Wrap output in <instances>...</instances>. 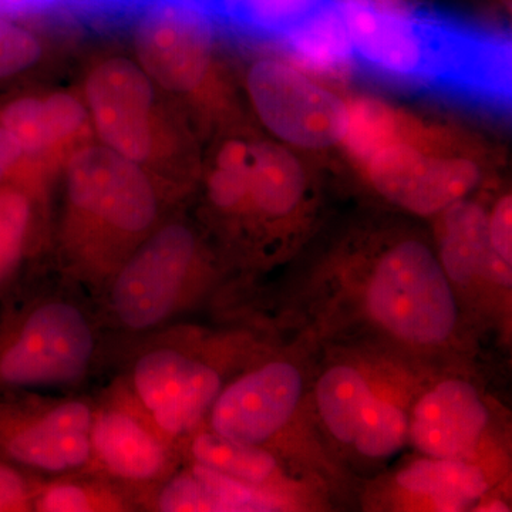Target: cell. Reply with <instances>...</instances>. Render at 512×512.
Instances as JSON below:
<instances>
[{"label":"cell","instance_id":"cell-13","mask_svg":"<svg viewBox=\"0 0 512 512\" xmlns=\"http://www.w3.org/2000/svg\"><path fill=\"white\" fill-rule=\"evenodd\" d=\"M487 421V407L473 384L444 380L414 407L409 439L426 457L463 460L477 446Z\"/></svg>","mask_w":512,"mask_h":512},{"label":"cell","instance_id":"cell-19","mask_svg":"<svg viewBox=\"0 0 512 512\" xmlns=\"http://www.w3.org/2000/svg\"><path fill=\"white\" fill-rule=\"evenodd\" d=\"M409 493L424 495L441 511H460L483 497L487 480L480 468L460 458L414 461L397 477Z\"/></svg>","mask_w":512,"mask_h":512},{"label":"cell","instance_id":"cell-22","mask_svg":"<svg viewBox=\"0 0 512 512\" xmlns=\"http://www.w3.org/2000/svg\"><path fill=\"white\" fill-rule=\"evenodd\" d=\"M197 464L251 485H261L272 477L276 460L261 446L239 443L214 431L198 434L191 443Z\"/></svg>","mask_w":512,"mask_h":512},{"label":"cell","instance_id":"cell-10","mask_svg":"<svg viewBox=\"0 0 512 512\" xmlns=\"http://www.w3.org/2000/svg\"><path fill=\"white\" fill-rule=\"evenodd\" d=\"M84 106L97 141L143 165L156 146V86L136 60H101L84 82Z\"/></svg>","mask_w":512,"mask_h":512},{"label":"cell","instance_id":"cell-9","mask_svg":"<svg viewBox=\"0 0 512 512\" xmlns=\"http://www.w3.org/2000/svg\"><path fill=\"white\" fill-rule=\"evenodd\" d=\"M217 25L200 0H141L134 26L136 62L165 92L195 93L211 72Z\"/></svg>","mask_w":512,"mask_h":512},{"label":"cell","instance_id":"cell-1","mask_svg":"<svg viewBox=\"0 0 512 512\" xmlns=\"http://www.w3.org/2000/svg\"><path fill=\"white\" fill-rule=\"evenodd\" d=\"M355 62L369 72L507 113L511 109V39L450 16L384 8L372 0H335Z\"/></svg>","mask_w":512,"mask_h":512},{"label":"cell","instance_id":"cell-15","mask_svg":"<svg viewBox=\"0 0 512 512\" xmlns=\"http://www.w3.org/2000/svg\"><path fill=\"white\" fill-rule=\"evenodd\" d=\"M0 126L15 138L25 158L74 150L86 143L82 138L92 128L84 101L63 92L9 101L0 110Z\"/></svg>","mask_w":512,"mask_h":512},{"label":"cell","instance_id":"cell-4","mask_svg":"<svg viewBox=\"0 0 512 512\" xmlns=\"http://www.w3.org/2000/svg\"><path fill=\"white\" fill-rule=\"evenodd\" d=\"M96 338L86 313L66 301L0 311V389L60 387L83 377Z\"/></svg>","mask_w":512,"mask_h":512},{"label":"cell","instance_id":"cell-24","mask_svg":"<svg viewBox=\"0 0 512 512\" xmlns=\"http://www.w3.org/2000/svg\"><path fill=\"white\" fill-rule=\"evenodd\" d=\"M409 439V419L394 404L370 397L357 426L353 446L362 456L389 458L399 453Z\"/></svg>","mask_w":512,"mask_h":512},{"label":"cell","instance_id":"cell-8","mask_svg":"<svg viewBox=\"0 0 512 512\" xmlns=\"http://www.w3.org/2000/svg\"><path fill=\"white\" fill-rule=\"evenodd\" d=\"M360 163L382 197L424 217L466 200L483 178L473 157L434 150L402 134L399 124Z\"/></svg>","mask_w":512,"mask_h":512},{"label":"cell","instance_id":"cell-18","mask_svg":"<svg viewBox=\"0 0 512 512\" xmlns=\"http://www.w3.org/2000/svg\"><path fill=\"white\" fill-rule=\"evenodd\" d=\"M278 42L296 62L313 72L342 73L355 62L349 32L335 0H328Z\"/></svg>","mask_w":512,"mask_h":512},{"label":"cell","instance_id":"cell-20","mask_svg":"<svg viewBox=\"0 0 512 512\" xmlns=\"http://www.w3.org/2000/svg\"><path fill=\"white\" fill-rule=\"evenodd\" d=\"M218 23L249 35L281 39L328 0H200Z\"/></svg>","mask_w":512,"mask_h":512},{"label":"cell","instance_id":"cell-28","mask_svg":"<svg viewBox=\"0 0 512 512\" xmlns=\"http://www.w3.org/2000/svg\"><path fill=\"white\" fill-rule=\"evenodd\" d=\"M66 2L69 0H0V16L13 20L28 18L60 8Z\"/></svg>","mask_w":512,"mask_h":512},{"label":"cell","instance_id":"cell-26","mask_svg":"<svg viewBox=\"0 0 512 512\" xmlns=\"http://www.w3.org/2000/svg\"><path fill=\"white\" fill-rule=\"evenodd\" d=\"M101 495L83 484L59 483L37 488L32 510L43 512H87L109 510Z\"/></svg>","mask_w":512,"mask_h":512},{"label":"cell","instance_id":"cell-23","mask_svg":"<svg viewBox=\"0 0 512 512\" xmlns=\"http://www.w3.org/2000/svg\"><path fill=\"white\" fill-rule=\"evenodd\" d=\"M32 200L16 185H0V302L8 301L26 254L32 228Z\"/></svg>","mask_w":512,"mask_h":512},{"label":"cell","instance_id":"cell-25","mask_svg":"<svg viewBox=\"0 0 512 512\" xmlns=\"http://www.w3.org/2000/svg\"><path fill=\"white\" fill-rule=\"evenodd\" d=\"M42 53V43L35 33L0 16V80L32 69Z\"/></svg>","mask_w":512,"mask_h":512},{"label":"cell","instance_id":"cell-21","mask_svg":"<svg viewBox=\"0 0 512 512\" xmlns=\"http://www.w3.org/2000/svg\"><path fill=\"white\" fill-rule=\"evenodd\" d=\"M372 394L365 377L352 366L332 367L320 377L316 402L323 423L335 439L353 443L360 416Z\"/></svg>","mask_w":512,"mask_h":512},{"label":"cell","instance_id":"cell-17","mask_svg":"<svg viewBox=\"0 0 512 512\" xmlns=\"http://www.w3.org/2000/svg\"><path fill=\"white\" fill-rule=\"evenodd\" d=\"M160 511H271L278 508L256 485L242 483L200 464L174 477L158 495Z\"/></svg>","mask_w":512,"mask_h":512},{"label":"cell","instance_id":"cell-2","mask_svg":"<svg viewBox=\"0 0 512 512\" xmlns=\"http://www.w3.org/2000/svg\"><path fill=\"white\" fill-rule=\"evenodd\" d=\"M67 251L83 279L110 282L154 231L160 212L156 187L143 165L103 144L83 143L67 158Z\"/></svg>","mask_w":512,"mask_h":512},{"label":"cell","instance_id":"cell-14","mask_svg":"<svg viewBox=\"0 0 512 512\" xmlns=\"http://www.w3.org/2000/svg\"><path fill=\"white\" fill-rule=\"evenodd\" d=\"M150 421L128 409L94 413L90 441L93 460L107 473L128 483H150L163 478L170 466V454Z\"/></svg>","mask_w":512,"mask_h":512},{"label":"cell","instance_id":"cell-3","mask_svg":"<svg viewBox=\"0 0 512 512\" xmlns=\"http://www.w3.org/2000/svg\"><path fill=\"white\" fill-rule=\"evenodd\" d=\"M370 316L414 346L446 342L457 326L456 296L440 259L417 239H403L377 259L366 291Z\"/></svg>","mask_w":512,"mask_h":512},{"label":"cell","instance_id":"cell-16","mask_svg":"<svg viewBox=\"0 0 512 512\" xmlns=\"http://www.w3.org/2000/svg\"><path fill=\"white\" fill-rule=\"evenodd\" d=\"M439 251L444 272L456 284L487 276L511 288V266L491 248L488 214L476 202L461 200L443 211Z\"/></svg>","mask_w":512,"mask_h":512},{"label":"cell","instance_id":"cell-6","mask_svg":"<svg viewBox=\"0 0 512 512\" xmlns=\"http://www.w3.org/2000/svg\"><path fill=\"white\" fill-rule=\"evenodd\" d=\"M197 258V238L190 228L173 222L154 229L110 279V309L117 323L143 332L173 316Z\"/></svg>","mask_w":512,"mask_h":512},{"label":"cell","instance_id":"cell-11","mask_svg":"<svg viewBox=\"0 0 512 512\" xmlns=\"http://www.w3.org/2000/svg\"><path fill=\"white\" fill-rule=\"evenodd\" d=\"M138 403L164 437L195 429L222 390L220 373L173 346H158L138 357L133 369Z\"/></svg>","mask_w":512,"mask_h":512},{"label":"cell","instance_id":"cell-12","mask_svg":"<svg viewBox=\"0 0 512 512\" xmlns=\"http://www.w3.org/2000/svg\"><path fill=\"white\" fill-rule=\"evenodd\" d=\"M298 367L269 362L221 390L211 406V431L262 446L288 423L302 396Z\"/></svg>","mask_w":512,"mask_h":512},{"label":"cell","instance_id":"cell-29","mask_svg":"<svg viewBox=\"0 0 512 512\" xmlns=\"http://www.w3.org/2000/svg\"><path fill=\"white\" fill-rule=\"evenodd\" d=\"M25 160L19 144L10 136L6 128L0 126V185L5 184L6 178Z\"/></svg>","mask_w":512,"mask_h":512},{"label":"cell","instance_id":"cell-27","mask_svg":"<svg viewBox=\"0 0 512 512\" xmlns=\"http://www.w3.org/2000/svg\"><path fill=\"white\" fill-rule=\"evenodd\" d=\"M512 200L504 195L488 215V237L495 254L512 266Z\"/></svg>","mask_w":512,"mask_h":512},{"label":"cell","instance_id":"cell-5","mask_svg":"<svg viewBox=\"0 0 512 512\" xmlns=\"http://www.w3.org/2000/svg\"><path fill=\"white\" fill-rule=\"evenodd\" d=\"M306 188L301 161L275 141H224L208 170V198L227 214L282 220L301 207Z\"/></svg>","mask_w":512,"mask_h":512},{"label":"cell","instance_id":"cell-30","mask_svg":"<svg viewBox=\"0 0 512 512\" xmlns=\"http://www.w3.org/2000/svg\"><path fill=\"white\" fill-rule=\"evenodd\" d=\"M372 2L384 8H402L404 0H372Z\"/></svg>","mask_w":512,"mask_h":512},{"label":"cell","instance_id":"cell-7","mask_svg":"<svg viewBox=\"0 0 512 512\" xmlns=\"http://www.w3.org/2000/svg\"><path fill=\"white\" fill-rule=\"evenodd\" d=\"M245 84L259 121L282 143L326 150L348 136L349 103L292 64L256 60Z\"/></svg>","mask_w":512,"mask_h":512}]
</instances>
